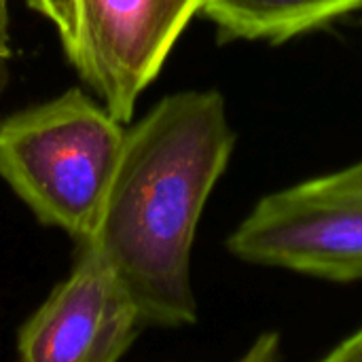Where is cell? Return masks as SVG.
<instances>
[{
	"instance_id": "obj_2",
	"label": "cell",
	"mask_w": 362,
	"mask_h": 362,
	"mask_svg": "<svg viewBox=\"0 0 362 362\" xmlns=\"http://www.w3.org/2000/svg\"><path fill=\"white\" fill-rule=\"evenodd\" d=\"M125 138L102 102L81 89L0 121V178L49 227L85 242L98 221Z\"/></svg>"
},
{
	"instance_id": "obj_1",
	"label": "cell",
	"mask_w": 362,
	"mask_h": 362,
	"mask_svg": "<svg viewBox=\"0 0 362 362\" xmlns=\"http://www.w3.org/2000/svg\"><path fill=\"white\" fill-rule=\"evenodd\" d=\"M233 146L235 132L218 91L165 95L125 129L112 180L85 242L115 269L144 327L197 322L191 250Z\"/></svg>"
},
{
	"instance_id": "obj_7",
	"label": "cell",
	"mask_w": 362,
	"mask_h": 362,
	"mask_svg": "<svg viewBox=\"0 0 362 362\" xmlns=\"http://www.w3.org/2000/svg\"><path fill=\"white\" fill-rule=\"evenodd\" d=\"M30 8L38 11L45 19H49L59 38L66 57L74 66L81 49V15L78 0H25Z\"/></svg>"
},
{
	"instance_id": "obj_9",
	"label": "cell",
	"mask_w": 362,
	"mask_h": 362,
	"mask_svg": "<svg viewBox=\"0 0 362 362\" xmlns=\"http://www.w3.org/2000/svg\"><path fill=\"white\" fill-rule=\"evenodd\" d=\"M8 57H11L8 40H0V93L8 83Z\"/></svg>"
},
{
	"instance_id": "obj_8",
	"label": "cell",
	"mask_w": 362,
	"mask_h": 362,
	"mask_svg": "<svg viewBox=\"0 0 362 362\" xmlns=\"http://www.w3.org/2000/svg\"><path fill=\"white\" fill-rule=\"evenodd\" d=\"M327 362H362V327L352 333L350 337H346L344 341H339L327 356Z\"/></svg>"
},
{
	"instance_id": "obj_10",
	"label": "cell",
	"mask_w": 362,
	"mask_h": 362,
	"mask_svg": "<svg viewBox=\"0 0 362 362\" xmlns=\"http://www.w3.org/2000/svg\"><path fill=\"white\" fill-rule=\"evenodd\" d=\"M0 40H8V11H6V0H0Z\"/></svg>"
},
{
	"instance_id": "obj_3",
	"label": "cell",
	"mask_w": 362,
	"mask_h": 362,
	"mask_svg": "<svg viewBox=\"0 0 362 362\" xmlns=\"http://www.w3.org/2000/svg\"><path fill=\"white\" fill-rule=\"evenodd\" d=\"M244 263L362 280V159L261 197L227 240Z\"/></svg>"
},
{
	"instance_id": "obj_11",
	"label": "cell",
	"mask_w": 362,
	"mask_h": 362,
	"mask_svg": "<svg viewBox=\"0 0 362 362\" xmlns=\"http://www.w3.org/2000/svg\"><path fill=\"white\" fill-rule=\"evenodd\" d=\"M361 25H362V17H361Z\"/></svg>"
},
{
	"instance_id": "obj_6",
	"label": "cell",
	"mask_w": 362,
	"mask_h": 362,
	"mask_svg": "<svg viewBox=\"0 0 362 362\" xmlns=\"http://www.w3.org/2000/svg\"><path fill=\"white\" fill-rule=\"evenodd\" d=\"M362 11V0H204L202 13L221 42L265 40L282 45Z\"/></svg>"
},
{
	"instance_id": "obj_4",
	"label": "cell",
	"mask_w": 362,
	"mask_h": 362,
	"mask_svg": "<svg viewBox=\"0 0 362 362\" xmlns=\"http://www.w3.org/2000/svg\"><path fill=\"white\" fill-rule=\"evenodd\" d=\"M204 0H78L81 49L74 68L100 102L129 123Z\"/></svg>"
},
{
	"instance_id": "obj_5",
	"label": "cell",
	"mask_w": 362,
	"mask_h": 362,
	"mask_svg": "<svg viewBox=\"0 0 362 362\" xmlns=\"http://www.w3.org/2000/svg\"><path fill=\"white\" fill-rule=\"evenodd\" d=\"M144 320L108 261L87 242L70 276L23 322L25 362H115L136 344Z\"/></svg>"
}]
</instances>
